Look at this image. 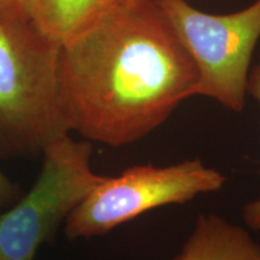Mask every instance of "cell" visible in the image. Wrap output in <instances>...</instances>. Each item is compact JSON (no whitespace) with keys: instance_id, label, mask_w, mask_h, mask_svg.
I'll list each match as a JSON object with an SVG mask.
<instances>
[{"instance_id":"7","label":"cell","mask_w":260,"mask_h":260,"mask_svg":"<svg viewBox=\"0 0 260 260\" xmlns=\"http://www.w3.org/2000/svg\"><path fill=\"white\" fill-rule=\"evenodd\" d=\"M122 0H38L34 22L59 46L95 23Z\"/></svg>"},{"instance_id":"6","label":"cell","mask_w":260,"mask_h":260,"mask_svg":"<svg viewBox=\"0 0 260 260\" xmlns=\"http://www.w3.org/2000/svg\"><path fill=\"white\" fill-rule=\"evenodd\" d=\"M174 260H260V245L246 229L218 214H200Z\"/></svg>"},{"instance_id":"2","label":"cell","mask_w":260,"mask_h":260,"mask_svg":"<svg viewBox=\"0 0 260 260\" xmlns=\"http://www.w3.org/2000/svg\"><path fill=\"white\" fill-rule=\"evenodd\" d=\"M59 52L31 19L0 11V159L37 157L68 134L58 100Z\"/></svg>"},{"instance_id":"8","label":"cell","mask_w":260,"mask_h":260,"mask_svg":"<svg viewBox=\"0 0 260 260\" xmlns=\"http://www.w3.org/2000/svg\"><path fill=\"white\" fill-rule=\"evenodd\" d=\"M247 94L254 98L260 106V63L249 71ZM242 217L247 226L260 232V197L243 206Z\"/></svg>"},{"instance_id":"3","label":"cell","mask_w":260,"mask_h":260,"mask_svg":"<svg viewBox=\"0 0 260 260\" xmlns=\"http://www.w3.org/2000/svg\"><path fill=\"white\" fill-rule=\"evenodd\" d=\"M153 2L197 69L195 96L210 98L233 112L243 111L260 39V0L225 15L204 12L187 0Z\"/></svg>"},{"instance_id":"9","label":"cell","mask_w":260,"mask_h":260,"mask_svg":"<svg viewBox=\"0 0 260 260\" xmlns=\"http://www.w3.org/2000/svg\"><path fill=\"white\" fill-rule=\"evenodd\" d=\"M38 0H0V11L31 19L37 11Z\"/></svg>"},{"instance_id":"5","label":"cell","mask_w":260,"mask_h":260,"mask_svg":"<svg viewBox=\"0 0 260 260\" xmlns=\"http://www.w3.org/2000/svg\"><path fill=\"white\" fill-rule=\"evenodd\" d=\"M44 164L28 194L0 214V260H34L39 247L103 180L92 169L93 146L64 134L44 151Z\"/></svg>"},{"instance_id":"1","label":"cell","mask_w":260,"mask_h":260,"mask_svg":"<svg viewBox=\"0 0 260 260\" xmlns=\"http://www.w3.org/2000/svg\"><path fill=\"white\" fill-rule=\"evenodd\" d=\"M198 73L153 0H122L60 46L58 100L68 133L134 144L195 96Z\"/></svg>"},{"instance_id":"10","label":"cell","mask_w":260,"mask_h":260,"mask_svg":"<svg viewBox=\"0 0 260 260\" xmlns=\"http://www.w3.org/2000/svg\"><path fill=\"white\" fill-rule=\"evenodd\" d=\"M21 198V188L0 170V211Z\"/></svg>"},{"instance_id":"4","label":"cell","mask_w":260,"mask_h":260,"mask_svg":"<svg viewBox=\"0 0 260 260\" xmlns=\"http://www.w3.org/2000/svg\"><path fill=\"white\" fill-rule=\"evenodd\" d=\"M225 182V175L200 159L167 167L135 165L104 176L65 219V234L69 239L105 235L152 210L222 189Z\"/></svg>"}]
</instances>
